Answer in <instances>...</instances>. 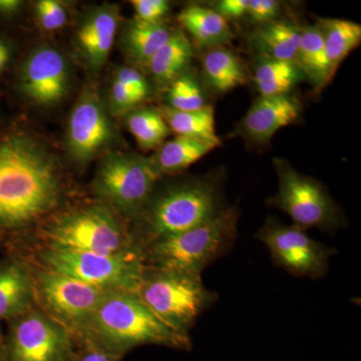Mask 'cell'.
Listing matches in <instances>:
<instances>
[{"label":"cell","instance_id":"f546056e","mask_svg":"<svg viewBox=\"0 0 361 361\" xmlns=\"http://www.w3.org/2000/svg\"><path fill=\"white\" fill-rule=\"evenodd\" d=\"M35 14L42 27L49 32L59 30L68 21L65 7L56 0H40L35 4Z\"/></svg>","mask_w":361,"mask_h":361},{"label":"cell","instance_id":"4fadbf2b","mask_svg":"<svg viewBox=\"0 0 361 361\" xmlns=\"http://www.w3.org/2000/svg\"><path fill=\"white\" fill-rule=\"evenodd\" d=\"M114 137L113 126L97 92L87 90L78 97L68 118L66 145L73 160L87 163Z\"/></svg>","mask_w":361,"mask_h":361},{"label":"cell","instance_id":"836d02e7","mask_svg":"<svg viewBox=\"0 0 361 361\" xmlns=\"http://www.w3.org/2000/svg\"><path fill=\"white\" fill-rule=\"evenodd\" d=\"M281 11V4L276 0H249L247 16L252 23L263 25L274 21Z\"/></svg>","mask_w":361,"mask_h":361},{"label":"cell","instance_id":"6da1fadb","mask_svg":"<svg viewBox=\"0 0 361 361\" xmlns=\"http://www.w3.org/2000/svg\"><path fill=\"white\" fill-rule=\"evenodd\" d=\"M61 198L56 161L39 142L23 133L0 135V235L35 224Z\"/></svg>","mask_w":361,"mask_h":361},{"label":"cell","instance_id":"f35d334b","mask_svg":"<svg viewBox=\"0 0 361 361\" xmlns=\"http://www.w3.org/2000/svg\"><path fill=\"white\" fill-rule=\"evenodd\" d=\"M6 338L2 336L1 329H0V361H4V346H6Z\"/></svg>","mask_w":361,"mask_h":361},{"label":"cell","instance_id":"2e32d148","mask_svg":"<svg viewBox=\"0 0 361 361\" xmlns=\"http://www.w3.org/2000/svg\"><path fill=\"white\" fill-rule=\"evenodd\" d=\"M120 20V9L115 4H103L85 14L78 26L77 40L85 63L99 71L113 47Z\"/></svg>","mask_w":361,"mask_h":361},{"label":"cell","instance_id":"4dcf8cb0","mask_svg":"<svg viewBox=\"0 0 361 361\" xmlns=\"http://www.w3.org/2000/svg\"><path fill=\"white\" fill-rule=\"evenodd\" d=\"M135 20L146 23H159L170 11V2L167 0H133Z\"/></svg>","mask_w":361,"mask_h":361},{"label":"cell","instance_id":"30bf717a","mask_svg":"<svg viewBox=\"0 0 361 361\" xmlns=\"http://www.w3.org/2000/svg\"><path fill=\"white\" fill-rule=\"evenodd\" d=\"M4 361H71L75 339L66 327L35 305L11 320Z\"/></svg>","mask_w":361,"mask_h":361},{"label":"cell","instance_id":"83f0119b","mask_svg":"<svg viewBox=\"0 0 361 361\" xmlns=\"http://www.w3.org/2000/svg\"><path fill=\"white\" fill-rule=\"evenodd\" d=\"M127 126L140 148L145 151L160 148L171 132L160 110L152 108L130 111Z\"/></svg>","mask_w":361,"mask_h":361},{"label":"cell","instance_id":"cb8c5ba5","mask_svg":"<svg viewBox=\"0 0 361 361\" xmlns=\"http://www.w3.org/2000/svg\"><path fill=\"white\" fill-rule=\"evenodd\" d=\"M295 63L310 80L316 92H319L334 78L325 51L322 32L317 25L301 28L300 42Z\"/></svg>","mask_w":361,"mask_h":361},{"label":"cell","instance_id":"e0dca14e","mask_svg":"<svg viewBox=\"0 0 361 361\" xmlns=\"http://www.w3.org/2000/svg\"><path fill=\"white\" fill-rule=\"evenodd\" d=\"M35 305L32 269L16 261L0 263V322H11Z\"/></svg>","mask_w":361,"mask_h":361},{"label":"cell","instance_id":"ab89813d","mask_svg":"<svg viewBox=\"0 0 361 361\" xmlns=\"http://www.w3.org/2000/svg\"><path fill=\"white\" fill-rule=\"evenodd\" d=\"M6 39H4V37H2L1 35H0V47H2V45H4V44H6Z\"/></svg>","mask_w":361,"mask_h":361},{"label":"cell","instance_id":"8d00e7d4","mask_svg":"<svg viewBox=\"0 0 361 361\" xmlns=\"http://www.w3.org/2000/svg\"><path fill=\"white\" fill-rule=\"evenodd\" d=\"M23 6L20 0H0V16L9 18L20 11Z\"/></svg>","mask_w":361,"mask_h":361},{"label":"cell","instance_id":"8fae6325","mask_svg":"<svg viewBox=\"0 0 361 361\" xmlns=\"http://www.w3.org/2000/svg\"><path fill=\"white\" fill-rule=\"evenodd\" d=\"M32 273L37 305L75 338L104 297L111 292L45 268L32 270Z\"/></svg>","mask_w":361,"mask_h":361},{"label":"cell","instance_id":"d6a6232c","mask_svg":"<svg viewBox=\"0 0 361 361\" xmlns=\"http://www.w3.org/2000/svg\"><path fill=\"white\" fill-rule=\"evenodd\" d=\"M140 103L141 101L130 90L115 78H113L110 92V106L113 114L123 115L130 113Z\"/></svg>","mask_w":361,"mask_h":361},{"label":"cell","instance_id":"e575fe53","mask_svg":"<svg viewBox=\"0 0 361 361\" xmlns=\"http://www.w3.org/2000/svg\"><path fill=\"white\" fill-rule=\"evenodd\" d=\"M121 356L111 355L90 344L80 343L71 361H122Z\"/></svg>","mask_w":361,"mask_h":361},{"label":"cell","instance_id":"44dd1931","mask_svg":"<svg viewBox=\"0 0 361 361\" xmlns=\"http://www.w3.org/2000/svg\"><path fill=\"white\" fill-rule=\"evenodd\" d=\"M194 56L193 45L182 30H175L170 39L149 59L147 66L157 82L172 84L186 73Z\"/></svg>","mask_w":361,"mask_h":361},{"label":"cell","instance_id":"ba28073f","mask_svg":"<svg viewBox=\"0 0 361 361\" xmlns=\"http://www.w3.org/2000/svg\"><path fill=\"white\" fill-rule=\"evenodd\" d=\"M160 178L151 158L116 152L102 159L92 189L111 210L137 219Z\"/></svg>","mask_w":361,"mask_h":361},{"label":"cell","instance_id":"4316f807","mask_svg":"<svg viewBox=\"0 0 361 361\" xmlns=\"http://www.w3.org/2000/svg\"><path fill=\"white\" fill-rule=\"evenodd\" d=\"M160 111L169 129L177 135L219 140V137L216 135L215 114L210 104L198 111H176L165 106Z\"/></svg>","mask_w":361,"mask_h":361},{"label":"cell","instance_id":"ffe728a7","mask_svg":"<svg viewBox=\"0 0 361 361\" xmlns=\"http://www.w3.org/2000/svg\"><path fill=\"white\" fill-rule=\"evenodd\" d=\"M174 32L163 21L146 23L132 20L123 30V51L135 63L146 66L149 59L170 39Z\"/></svg>","mask_w":361,"mask_h":361},{"label":"cell","instance_id":"74e56055","mask_svg":"<svg viewBox=\"0 0 361 361\" xmlns=\"http://www.w3.org/2000/svg\"><path fill=\"white\" fill-rule=\"evenodd\" d=\"M11 47L8 42H6L1 47H0V77L4 73L9 61L11 59Z\"/></svg>","mask_w":361,"mask_h":361},{"label":"cell","instance_id":"5bb4252c","mask_svg":"<svg viewBox=\"0 0 361 361\" xmlns=\"http://www.w3.org/2000/svg\"><path fill=\"white\" fill-rule=\"evenodd\" d=\"M20 89L39 106L61 103L70 89V70L63 54L51 47L30 52L21 66Z\"/></svg>","mask_w":361,"mask_h":361},{"label":"cell","instance_id":"7402d4cb","mask_svg":"<svg viewBox=\"0 0 361 361\" xmlns=\"http://www.w3.org/2000/svg\"><path fill=\"white\" fill-rule=\"evenodd\" d=\"M301 30L288 21L274 20L260 25L252 35V45L260 56L295 61Z\"/></svg>","mask_w":361,"mask_h":361},{"label":"cell","instance_id":"277c9868","mask_svg":"<svg viewBox=\"0 0 361 361\" xmlns=\"http://www.w3.org/2000/svg\"><path fill=\"white\" fill-rule=\"evenodd\" d=\"M44 249L87 252L103 255L144 253L134 233L122 223L115 211L104 204H94L56 216L44 230Z\"/></svg>","mask_w":361,"mask_h":361},{"label":"cell","instance_id":"603a6c76","mask_svg":"<svg viewBox=\"0 0 361 361\" xmlns=\"http://www.w3.org/2000/svg\"><path fill=\"white\" fill-rule=\"evenodd\" d=\"M254 84L260 97L285 96L306 80L295 61L260 56L254 68Z\"/></svg>","mask_w":361,"mask_h":361},{"label":"cell","instance_id":"f1b7e54d","mask_svg":"<svg viewBox=\"0 0 361 361\" xmlns=\"http://www.w3.org/2000/svg\"><path fill=\"white\" fill-rule=\"evenodd\" d=\"M167 102L169 108L182 111H198L208 106L198 80L187 71L170 85Z\"/></svg>","mask_w":361,"mask_h":361},{"label":"cell","instance_id":"d4e9b609","mask_svg":"<svg viewBox=\"0 0 361 361\" xmlns=\"http://www.w3.org/2000/svg\"><path fill=\"white\" fill-rule=\"evenodd\" d=\"M207 82L219 94L247 84L245 66L241 59L225 47H213L207 51L203 61Z\"/></svg>","mask_w":361,"mask_h":361},{"label":"cell","instance_id":"52a82bcc","mask_svg":"<svg viewBox=\"0 0 361 361\" xmlns=\"http://www.w3.org/2000/svg\"><path fill=\"white\" fill-rule=\"evenodd\" d=\"M278 190L267 205L283 211L293 225L303 230L317 228L334 232L346 225L341 208L319 180L298 172L281 158L273 160Z\"/></svg>","mask_w":361,"mask_h":361},{"label":"cell","instance_id":"1f68e13d","mask_svg":"<svg viewBox=\"0 0 361 361\" xmlns=\"http://www.w3.org/2000/svg\"><path fill=\"white\" fill-rule=\"evenodd\" d=\"M121 84L130 90L140 101L149 94V85L142 73L130 66H122L116 71L115 77Z\"/></svg>","mask_w":361,"mask_h":361},{"label":"cell","instance_id":"ac0fdd59","mask_svg":"<svg viewBox=\"0 0 361 361\" xmlns=\"http://www.w3.org/2000/svg\"><path fill=\"white\" fill-rule=\"evenodd\" d=\"M222 145L221 140L177 135L163 142L158 153L151 158L159 175H172L183 172L193 164Z\"/></svg>","mask_w":361,"mask_h":361},{"label":"cell","instance_id":"d590c367","mask_svg":"<svg viewBox=\"0 0 361 361\" xmlns=\"http://www.w3.org/2000/svg\"><path fill=\"white\" fill-rule=\"evenodd\" d=\"M249 0H221L214 11L219 13L226 20H236L245 16Z\"/></svg>","mask_w":361,"mask_h":361},{"label":"cell","instance_id":"3957f363","mask_svg":"<svg viewBox=\"0 0 361 361\" xmlns=\"http://www.w3.org/2000/svg\"><path fill=\"white\" fill-rule=\"evenodd\" d=\"M225 208L221 180L211 177L183 180L155 193L142 209L134 233L142 251L154 242L198 226Z\"/></svg>","mask_w":361,"mask_h":361},{"label":"cell","instance_id":"d6986e66","mask_svg":"<svg viewBox=\"0 0 361 361\" xmlns=\"http://www.w3.org/2000/svg\"><path fill=\"white\" fill-rule=\"evenodd\" d=\"M178 20L196 44L209 49L229 44L234 39L228 20L208 7L187 6L178 16Z\"/></svg>","mask_w":361,"mask_h":361},{"label":"cell","instance_id":"7c38bea8","mask_svg":"<svg viewBox=\"0 0 361 361\" xmlns=\"http://www.w3.org/2000/svg\"><path fill=\"white\" fill-rule=\"evenodd\" d=\"M256 238L270 252L273 264L296 277L320 279L326 275L330 258L336 251L308 236L295 225H284L269 217Z\"/></svg>","mask_w":361,"mask_h":361},{"label":"cell","instance_id":"9c48e42d","mask_svg":"<svg viewBox=\"0 0 361 361\" xmlns=\"http://www.w3.org/2000/svg\"><path fill=\"white\" fill-rule=\"evenodd\" d=\"M42 268L56 271L97 288L135 293L144 274V253L103 255L87 252L44 249L39 253Z\"/></svg>","mask_w":361,"mask_h":361},{"label":"cell","instance_id":"7a4b0ae2","mask_svg":"<svg viewBox=\"0 0 361 361\" xmlns=\"http://www.w3.org/2000/svg\"><path fill=\"white\" fill-rule=\"evenodd\" d=\"M78 343L90 344L123 357L142 345H160L190 351V336H183L161 322L133 292L111 291L104 297L75 336Z\"/></svg>","mask_w":361,"mask_h":361},{"label":"cell","instance_id":"484cf974","mask_svg":"<svg viewBox=\"0 0 361 361\" xmlns=\"http://www.w3.org/2000/svg\"><path fill=\"white\" fill-rule=\"evenodd\" d=\"M317 26L322 32L330 71L334 77L342 61L360 47L361 26L355 21L337 18H323L318 20Z\"/></svg>","mask_w":361,"mask_h":361},{"label":"cell","instance_id":"5b68a950","mask_svg":"<svg viewBox=\"0 0 361 361\" xmlns=\"http://www.w3.org/2000/svg\"><path fill=\"white\" fill-rule=\"evenodd\" d=\"M239 209L225 207L219 213L179 234L158 240L144 250L145 262L161 269L199 273L234 246Z\"/></svg>","mask_w":361,"mask_h":361},{"label":"cell","instance_id":"8992f818","mask_svg":"<svg viewBox=\"0 0 361 361\" xmlns=\"http://www.w3.org/2000/svg\"><path fill=\"white\" fill-rule=\"evenodd\" d=\"M135 294L161 322L183 336H189L199 316L218 299V294L204 285L199 273L148 265Z\"/></svg>","mask_w":361,"mask_h":361},{"label":"cell","instance_id":"9a60e30c","mask_svg":"<svg viewBox=\"0 0 361 361\" xmlns=\"http://www.w3.org/2000/svg\"><path fill=\"white\" fill-rule=\"evenodd\" d=\"M302 104L290 94L260 97L238 126V133L247 140L264 144L282 128L300 118Z\"/></svg>","mask_w":361,"mask_h":361}]
</instances>
